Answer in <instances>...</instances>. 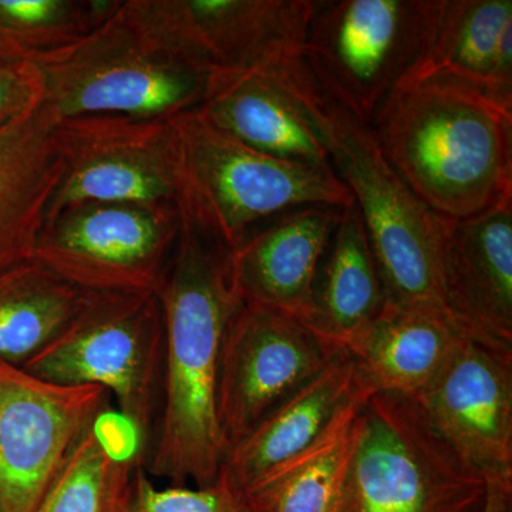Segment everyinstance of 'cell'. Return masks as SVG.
Instances as JSON below:
<instances>
[{
    "instance_id": "cell-1",
    "label": "cell",
    "mask_w": 512,
    "mask_h": 512,
    "mask_svg": "<svg viewBox=\"0 0 512 512\" xmlns=\"http://www.w3.org/2000/svg\"><path fill=\"white\" fill-rule=\"evenodd\" d=\"M157 296L165 326L163 406L143 468L171 485L208 487L228 453L218 419L222 343L244 301L232 281L227 249L183 215Z\"/></svg>"
},
{
    "instance_id": "cell-2",
    "label": "cell",
    "mask_w": 512,
    "mask_h": 512,
    "mask_svg": "<svg viewBox=\"0 0 512 512\" xmlns=\"http://www.w3.org/2000/svg\"><path fill=\"white\" fill-rule=\"evenodd\" d=\"M370 128L394 171L441 218L466 220L512 198V110L477 90L399 84Z\"/></svg>"
},
{
    "instance_id": "cell-3",
    "label": "cell",
    "mask_w": 512,
    "mask_h": 512,
    "mask_svg": "<svg viewBox=\"0 0 512 512\" xmlns=\"http://www.w3.org/2000/svg\"><path fill=\"white\" fill-rule=\"evenodd\" d=\"M178 151V210L228 252L292 208L353 204L332 165L284 160L249 147L198 107L170 117Z\"/></svg>"
},
{
    "instance_id": "cell-4",
    "label": "cell",
    "mask_w": 512,
    "mask_h": 512,
    "mask_svg": "<svg viewBox=\"0 0 512 512\" xmlns=\"http://www.w3.org/2000/svg\"><path fill=\"white\" fill-rule=\"evenodd\" d=\"M32 62L42 73V106L56 121L94 114L170 119L200 106L210 77L134 28L121 5L89 35Z\"/></svg>"
},
{
    "instance_id": "cell-5",
    "label": "cell",
    "mask_w": 512,
    "mask_h": 512,
    "mask_svg": "<svg viewBox=\"0 0 512 512\" xmlns=\"http://www.w3.org/2000/svg\"><path fill=\"white\" fill-rule=\"evenodd\" d=\"M328 99L332 121L330 161L349 188L365 224L386 305L446 308V218L431 211L407 187L384 157L369 124Z\"/></svg>"
},
{
    "instance_id": "cell-6",
    "label": "cell",
    "mask_w": 512,
    "mask_h": 512,
    "mask_svg": "<svg viewBox=\"0 0 512 512\" xmlns=\"http://www.w3.org/2000/svg\"><path fill=\"white\" fill-rule=\"evenodd\" d=\"M164 366V316L156 293H97L79 319L22 369L47 382L103 387L136 429L146 456L163 406Z\"/></svg>"
},
{
    "instance_id": "cell-7",
    "label": "cell",
    "mask_w": 512,
    "mask_h": 512,
    "mask_svg": "<svg viewBox=\"0 0 512 512\" xmlns=\"http://www.w3.org/2000/svg\"><path fill=\"white\" fill-rule=\"evenodd\" d=\"M487 483L413 399L373 393L363 407L350 512H480Z\"/></svg>"
},
{
    "instance_id": "cell-8",
    "label": "cell",
    "mask_w": 512,
    "mask_h": 512,
    "mask_svg": "<svg viewBox=\"0 0 512 512\" xmlns=\"http://www.w3.org/2000/svg\"><path fill=\"white\" fill-rule=\"evenodd\" d=\"M439 0H332L320 3L303 57L323 92L372 123L429 40Z\"/></svg>"
},
{
    "instance_id": "cell-9",
    "label": "cell",
    "mask_w": 512,
    "mask_h": 512,
    "mask_svg": "<svg viewBox=\"0 0 512 512\" xmlns=\"http://www.w3.org/2000/svg\"><path fill=\"white\" fill-rule=\"evenodd\" d=\"M177 204L89 202L46 220L33 258L96 293H156L177 245Z\"/></svg>"
},
{
    "instance_id": "cell-10",
    "label": "cell",
    "mask_w": 512,
    "mask_h": 512,
    "mask_svg": "<svg viewBox=\"0 0 512 512\" xmlns=\"http://www.w3.org/2000/svg\"><path fill=\"white\" fill-rule=\"evenodd\" d=\"M316 0H123L121 13L144 36L204 70H242L301 55Z\"/></svg>"
},
{
    "instance_id": "cell-11",
    "label": "cell",
    "mask_w": 512,
    "mask_h": 512,
    "mask_svg": "<svg viewBox=\"0 0 512 512\" xmlns=\"http://www.w3.org/2000/svg\"><path fill=\"white\" fill-rule=\"evenodd\" d=\"M55 138L63 173L46 220L89 202L177 204L178 151L170 120L72 117L57 121Z\"/></svg>"
},
{
    "instance_id": "cell-12",
    "label": "cell",
    "mask_w": 512,
    "mask_h": 512,
    "mask_svg": "<svg viewBox=\"0 0 512 512\" xmlns=\"http://www.w3.org/2000/svg\"><path fill=\"white\" fill-rule=\"evenodd\" d=\"M111 396L0 362V512H37Z\"/></svg>"
},
{
    "instance_id": "cell-13",
    "label": "cell",
    "mask_w": 512,
    "mask_h": 512,
    "mask_svg": "<svg viewBox=\"0 0 512 512\" xmlns=\"http://www.w3.org/2000/svg\"><path fill=\"white\" fill-rule=\"evenodd\" d=\"M343 352L302 320L242 302L225 332L218 380L228 450Z\"/></svg>"
},
{
    "instance_id": "cell-14",
    "label": "cell",
    "mask_w": 512,
    "mask_h": 512,
    "mask_svg": "<svg viewBox=\"0 0 512 512\" xmlns=\"http://www.w3.org/2000/svg\"><path fill=\"white\" fill-rule=\"evenodd\" d=\"M198 109L225 133L269 156L332 165L329 99L303 53L210 73Z\"/></svg>"
},
{
    "instance_id": "cell-15",
    "label": "cell",
    "mask_w": 512,
    "mask_h": 512,
    "mask_svg": "<svg viewBox=\"0 0 512 512\" xmlns=\"http://www.w3.org/2000/svg\"><path fill=\"white\" fill-rule=\"evenodd\" d=\"M413 400L441 439L485 480H512L510 346L468 336Z\"/></svg>"
},
{
    "instance_id": "cell-16",
    "label": "cell",
    "mask_w": 512,
    "mask_h": 512,
    "mask_svg": "<svg viewBox=\"0 0 512 512\" xmlns=\"http://www.w3.org/2000/svg\"><path fill=\"white\" fill-rule=\"evenodd\" d=\"M340 210L328 205L292 208L252 229L229 252L232 281L242 301L312 326L316 279Z\"/></svg>"
},
{
    "instance_id": "cell-17",
    "label": "cell",
    "mask_w": 512,
    "mask_h": 512,
    "mask_svg": "<svg viewBox=\"0 0 512 512\" xmlns=\"http://www.w3.org/2000/svg\"><path fill=\"white\" fill-rule=\"evenodd\" d=\"M444 305L468 335L512 348V198L447 220Z\"/></svg>"
},
{
    "instance_id": "cell-18",
    "label": "cell",
    "mask_w": 512,
    "mask_h": 512,
    "mask_svg": "<svg viewBox=\"0 0 512 512\" xmlns=\"http://www.w3.org/2000/svg\"><path fill=\"white\" fill-rule=\"evenodd\" d=\"M426 80L470 87L512 110L511 0H439L429 40L402 83Z\"/></svg>"
},
{
    "instance_id": "cell-19",
    "label": "cell",
    "mask_w": 512,
    "mask_h": 512,
    "mask_svg": "<svg viewBox=\"0 0 512 512\" xmlns=\"http://www.w3.org/2000/svg\"><path fill=\"white\" fill-rule=\"evenodd\" d=\"M376 393L348 352L276 406L229 448L220 476L242 495L272 468L301 453L357 397Z\"/></svg>"
},
{
    "instance_id": "cell-20",
    "label": "cell",
    "mask_w": 512,
    "mask_h": 512,
    "mask_svg": "<svg viewBox=\"0 0 512 512\" xmlns=\"http://www.w3.org/2000/svg\"><path fill=\"white\" fill-rule=\"evenodd\" d=\"M440 306L386 305L346 346L375 392L416 397L434 382L468 338Z\"/></svg>"
},
{
    "instance_id": "cell-21",
    "label": "cell",
    "mask_w": 512,
    "mask_h": 512,
    "mask_svg": "<svg viewBox=\"0 0 512 512\" xmlns=\"http://www.w3.org/2000/svg\"><path fill=\"white\" fill-rule=\"evenodd\" d=\"M56 119L40 104L0 128V269L32 258L63 164Z\"/></svg>"
},
{
    "instance_id": "cell-22",
    "label": "cell",
    "mask_w": 512,
    "mask_h": 512,
    "mask_svg": "<svg viewBox=\"0 0 512 512\" xmlns=\"http://www.w3.org/2000/svg\"><path fill=\"white\" fill-rule=\"evenodd\" d=\"M353 400L311 446L256 480L241 495L245 512H350L352 471L363 407Z\"/></svg>"
},
{
    "instance_id": "cell-23",
    "label": "cell",
    "mask_w": 512,
    "mask_h": 512,
    "mask_svg": "<svg viewBox=\"0 0 512 512\" xmlns=\"http://www.w3.org/2000/svg\"><path fill=\"white\" fill-rule=\"evenodd\" d=\"M386 306L382 278L355 202L339 212L315 286L313 328L340 348Z\"/></svg>"
},
{
    "instance_id": "cell-24",
    "label": "cell",
    "mask_w": 512,
    "mask_h": 512,
    "mask_svg": "<svg viewBox=\"0 0 512 512\" xmlns=\"http://www.w3.org/2000/svg\"><path fill=\"white\" fill-rule=\"evenodd\" d=\"M143 456L136 429L109 407L74 448L37 512H126Z\"/></svg>"
},
{
    "instance_id": "cell-25",
    "label": "cell",
    "mask_w": 512,
    "mask_h": 512,
    "mask_svg": "<svg viewBox=\"0 0 512 512\" xmlns=\"http://www.w3.org/2000/svg\"><path fill=\"white\" fill-rule=\"evenodd\" d=\"M96 295L33 256L0 269V362L25 366L59 339Z\"/></svg>"
},
{
    "instance_id": "cell-26",
    "label": "cell",
    "mask_w": 512,
    "mask_h": 512,
    "mask_svg": "<svg viewBox=\"0 0 512 512\" xmlns=\"http://www.w3.org/2000/svg\"><path fill=\"white\" fill-rule=\"evenodd\" d=\"M120 5L121 0H0V47L36 59L89 35Z\"/></svg>"
},
{
    "instance_id": "cell-27",
    "label": "cell",
    "mask_w": 512,
    "mask_h": 512,
    "mask_svg": "<svg viewBox=\"0 0 512 512\" xmlns=\"http://www.w3.org/2000/svg\"><path fill=\"white\" fill-rule=\"evenodd\" d=\"M241 495L224 477L208 487L173 485L157 488L143 463L134 473L133 488L126 512H239Z\"/></svg>"
},
{
    "instance_id": "cell-28",
    "label": "cell",
    "mask_w": 512,
    "mask_h": 512,
    "mask_svg": "<svg viewBox=\"0 0 512 512\" xmlns=\"http://www.w3.org/2000/svg\"><path fill=\"white\" fill-rule=\"evenodd\" d=\"M43 93L39 67L0 47V128L39 107Z\"/></svg>"
},
{
    "instance_id": "cell-29",
    "label": "cell",
    "mask_w": 512,
    "mask_h": 512,
    "mask_svg": "<svg viewBox=\"0 0 512 512\" xmlns=\"http://www.w3.org/2000/svg\"><path fill=\"white\" fill-rule=\"evenodd\" d=\"M487 493L480 512H512V480L487 478Z\"/></svg>"
},
{
    "instance_id": "cell-30",
    "label": "cell",
    "mask_w": 512,
    "mask_h": 512,
    "mask_svg": "<svg viewBox=\"0 0 512 512\" xmlns=\"http://www.w3.org/2000/svg\"><path fill=\"white\" fill-rule=\"evenodd\" d=\"M239 512H245L244 508H242V503H241V510H239Z\"/></svg>"
}]
</instances>
